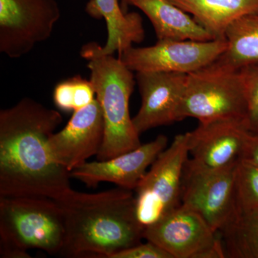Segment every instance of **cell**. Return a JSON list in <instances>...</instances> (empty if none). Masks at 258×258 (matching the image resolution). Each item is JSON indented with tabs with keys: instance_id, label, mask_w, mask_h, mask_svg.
Here are the masks:
<instances>
[{
	"instance_id": "obj_4",
	"label": "cell",
	"mask_w": 258,
	"mask_h": 258,
	"mask_svg": "<svg viewBox=\"0 0 258 258\" xmlns=\"http://www.w3.org/2000/svg\"><path fill=\"white\" fill-rule=\"evenodd\" d=\"M64 239L63 214L55 200L0 196V257L30 258L32 249L59 255Z\"/></svg>"
},
{
	"instance_id": "obj_22",
	"label": "cell",
	"mask_w": 258,
	"mask_h": 258,
	"mask_svg": "<svg viewBox=\"0 0 258 258\" xmlns=\"http://www.w3.org/2000/svg\"><path fill=\"white\" fill-rule=\"evenodd\" d=\"M241 69L247 102L246 123L251 132L258 133V63Z\"/></svg>"
},
{
	"instance_id": "obj_6",
	"label": "cell",
	"mask_w": 258,
	"mask_h": 258,
	"mask_svg": "<svg viewBox=\"0 0 258 258\" xmlns=\"http://www.w3.org/2000/svg\"><path fill=\"white\" fill-rule=\"evenodd\" d=\"M188 158V134H179L159 154L134 189L137 217L144 228L181 205Z\"/></svg>"
},
{
	"instance_id": "obj_2",
	"label": "cell",
	"mask_w": 258,
	"mask_h": 258,
	"mask_svg": "<svg viewBox=\"0 0 258 258\" xmlns=\"http://www.w3.org/2000/svg\"><path fill=\"white\" fill-rule=\"evenodd\" d=\"M64 225V257L111 258L142 242L144 227L136 210L132 190L117 187L98 193L73 189L56 200Z\"/></svg>"
},
{
	"instance_id": "obj_9",
	"label": "cell",
	"mask_w": 258,
	"mask_h": 258,
	"mask_svg": "<svg viewBox=\"0 0 258 258\" xmlns=\"http://www.w3.org/2000/svg\"><path fill=\"white\" fill-rule=\"evenodd\" d=\"M227 47L226 39L209 41L158 40L152 46L130 47L118 57L133 72L188 75L215 62Z\"/></svg>"
},
{
	"instance_id": "obj_15",
	"label": "cell",
	"mask_w": 258,
	"mask_h": 258,
	"mask_svg": "<svg viewBox=\"0 0 258 258\" xmlns=\"http://www.w3.org/2000/svg\"><path fill=\"white\" fill-rule=\"evenodd\" d=\"M147 15L158 40L209 41L212 35L187 13L170 0H128Z\"/></svg>"
},
{
	"instance_id": "obj_23",
	"label": "cell",
	"mask_w": 258,
	"mask_h": 258,
	"mask_svg": "<svg viewBox=\"0 0 258 258\" xmlns=\"http://www.w3.org/2000/svg\"><path fill=\"white\" fill-rule=\"evenodd\" d=\"M111 258H171L170 254L157 244L147 241L120 251Z\"/></svg>"
},
{
	"instance_id": "obj_7",
	"label": "cell",
	"mask_w": 258,
	"mask_h": 258,
	"mask_svg": "<svg viewBox=\"0 0 258 258\" xmlns=\"http://www.w3.org/2000/svg\"><path fill=\"white\" fill-rule=\"evenodd\" d=\"M144 238L171 258H225L221 241L200 213L181 205L144 228Z\"/></svg>"
},
{
	"instance_id": "obj_12",
	"label": "cell",
	"mask_w": 258,
	"mask_h": 258,
	"mask_svg": "<svg viewBox=\"0 0 258 258\" xmlns=\"http://www.w3.org/2000/svg\"><path fill=\"white\" fill-rule=\"evenodd\" d=\"M104 134L103 113L96 98L87 106L74 111L67 125L51 135L49 152L57 164L71 172L98 155Z\"/></svg>"
},
{
	"instance_id": "obj_17",
	"label": "cell",
	"mask_w": 258,
	"mask_h": 258,
	"mask_svg": "<svg viewBox=\"0 0 258 258\" xmlns=\"http://www.w3.org/2000/svg\"><path fill=\"white\" fill-rule=\"evenodd\" d=\"M187 13L212 35L225 39L231 24L246 15L258 12V0H170Z\"/></svg>"
},
{
	"instance_id": "obj_1",
	"label": "cell",
	"mask_w": 258,
	"mask_h": 258,
	"mask_svg": "<svg viewBox=\"0 0 258 258\" xmlns=\"http://www.w3.org/2000/svg\"><path fill=\"white\" fill-rule=\"evenodd\" d=\"M62 122L60 112L30 98L0 111V196L57 200L72 191L70 171L48 149Z\"/></svg>"
},
{
	"instance_id": "obj_21",
	"label": "cell",
	"mask_w": 258,
	"mask_h": 258,
	"mask_svg": "<svg viewBox=\"0 0 258 258\" xmlns=\"http://www.w3.org/2000/svg\"><path fill=\"white\" fill-rule=\"evenodd\" d=\"M235 207L258 208V164L240 158L235 166Z\"/></svg>"
},
{
	"instance_id": "obj_10",
	"label": "cell",
	"mask_w": 258,
	"mask_h": 258,
	"mask_svg": "<svg viewBox=\"0 0 258 258\" xmlns=\"http://www.w3.org/2000/svg\"><path fill=\"white\" fill-rule=\"evenodd\" d=\"M249 133L244 119L200 123L187 132L189 158L186 166L195 170L215 171L235 164L242 157Z\"/></svg>"
},
{
	"instance_id": "obj_20",
	"label": "cell",
	"mask_w": 258,
	"mask_h": 258,
	"mask_svg": "<svg viewBox=\"0 0 258 258\" xmlns=\"http://www.w3.org/2000/svg\"><path fill=\"white\" fill-rule=\"evenodd\" d=\"M96 93L91 81L77 76L55 86L54 103L63 111H76L87 106L95 99Z\"/></svg>"
},
{
	"instance_id": "obj_8",
	"label": "cell",
	"mask_w": 258,
	"mask_h": 258,
	"mask_svg": "<svg viewBox=\"0 0 258 258\" xmlns=\"http://www.w3.org/2000/svg\"><path fill=\"white\" fill-rule=\"evenodd\" d=\"M56 0H0V52L17 59L50 38L60 20Z\"/></svg>"
},
{
	"instance_id": "obj_14",
	"label": "cell",
	"mask_w": 258,
	"mask_h": 258,
	"mask_svg": "<svg viewBox=\"0 0 258 258\" xmlns=\"http://www.w3.org/2000/svg\"><path fill=\"white\" fill-rule=\"evenodd\" d=\"M168 145L166 136L159 135L152 142L105 161L85 162L70 172L88 187L110 182L118 187L134 191L158 156Z\"/></svg>"
},
{
	"instance_id": "obj_16",
	"label": "cell",
	"mask_w": 258,
	"mask_h": 258,
	"mask_svg": "<svg viewBox=\"0 0 258 258\" xmlns=\"http://www.w3.org/2000/svg\"><path fill=\"white\" fill-rule=\"evenodd\" d=\"M88 14L96 19H104L106 23L107 40L102 46L106 55H118L141 43L145 37L143 20L137 13H125L120 0H91L86 6Z\"/></svg>"
},
{
	"instance_id": "obj_18",
	"label": "cell",
	"mask_w": 258,
	"mask_h": 258,
	"mask_svg": "<svg viewBox=\"0 0 258 258\" xmlns=\"http://www.w3.org/2000/svg\"><path fill=\"white\" fill-rule=\"evenodd\" d=\"M217 234L225 257L258 258V208L235 207Z\"/></svg>"
},
{
	"instance_id": "obj_24",
	"label": "cell",
	"mask_w": 258,
	"mask_h": 258,
	"mask_svg": "<svg viewBox=\"0 0 258 258\" xmlns=\"http://www.w3.org/2000/svg\"><path fill=\"white\" fill-rule=\"evenodd\" d=\"M258 164V133L251 132L247 137L242 157Z\"/></svg>"
},
{
	"instance_id": "obj_25",
	"label": "cell",
	"mask_w": 258,
	"mask_h": 258,
	"mask_svg": "<svg viewBox=\"0 0 258 258\" xmlns=\"http://www.w3.org/2000/svg\"><path fill=\"white\" fill-rule=\"evenodd\" d=\"M120 7L125 13H128V0H120Z\"/></svg>"
},
{
	"instance_id": "obj_5",
	"label": "cell",
	"mask_w": 258,
	"mask_h": 258,
	"mask_svg": "<svg viewBox=\"0 0 258 258\" xmlns=\"http://www.w3.org/2000/svg\"><path fill=\"white\" fill-rule=\"evenodd\" d=\"M247 102L242 69L216 61L186 76L181 118L201 123L222 119L246 120Z\"/></svg>"
},
{
	"instance_id": "obj_13",
	"label": "cell",
	"mask_w": 258,
	"mask_h": 258,
	"mask_svg": "<svg viewBox=\"0 0 258 258\" xmlns=\"http://www.w3.org/2000/svg\"><path fill=\"white\" fill-rule=\"evenodd\" d=\"M186 74L137 73L142 103L133 123L139 135L161 125L181 121Z\"/></svg>"
},
{
	"instance_id": "obj_3",
	"label": "cell",
	"mask_w": 258,
	"mask_h": 258,
	"mask_svg": "<svg viewBox=\"0 0 258 258\" xmlns=\"http://www.w3.org/2000/svg\"><path fill=\"white\" fill-rule=\"evenodd\" d=\"M81 55L87 61L104 119V139L97 160L112 159L142 145L131 118L129 101L135 86L133 71L113 55H106L96 42L83 45Z\"/></svg>"
},
{
	"instance_id": "obj_11",
	"label": "cell",
	"mask_w": 258,
	"mask_h": 258,
	"mask_svg": "<svg viewBox=\"0 0 258 258\" xmlns=\"http://www.w3.org/2000/svg\"><path fill=\"white\" fill-rule=\"evenodd\" d=\"M237 162L215 171L195 170L185 164L181 203L200 213L217 232L235 207Z\"/></svg>"
},
{
	"instance_id": "obj_19",
	"label": "cell",
	"mask_w": 258,
	"mask_h": 258,
	"mask_svg": "<svg viewBox=\"0 0 258 258\" xmlns=\"http://www.w3.org/2000/svg\"><path fill=\"white\" fill-rule=\"evenodd\" d=\"M227 47L217 63L241 69L258 63V12L246 15L231 24L225 33Z\"/></svg>"
}]
</instances>
